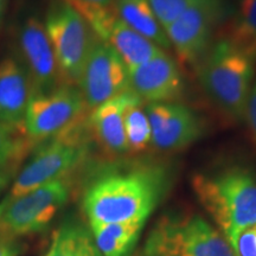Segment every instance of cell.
Returning <instances> with one entry per match:
<instances>
[{
    "label": "cell",
    "instance_id": "27",
    "mask_svg": "<svg viewBox=\"0 0 256 256\" xmlns=\"http://www.w3.org/2000/svg\"><path fill=\"white\" fill-rule=\"evenodd\" d=\"M18 166V162L0 165V194L4 191V188L10 184V182L14 179L16 174H17Z\"/></svg>",
    "mask_w": 256,
    "mask_h": 256
},
{
    "label": "cell",
    "instance_id": "3",
    "mask_svg": "<svg viewBox=\"0 0 256 256\" xmlns=\"http://www.w3.org/2000/svg\"><path fill=\"white\" fill-rule=\"evenodd\" d=\"M197 66L200 82L210 100L229 119H244L254 78V60L220 38Z\"/></svg>",
    "mask_w": 256,
    "mask_h": 256
},
{
    "label": "cell",
    "instance_id": "29",
    "mask_svg": "<svg viewBox=\"0 0 256 256\" xmlns=\"http://www.w3.org/2000/svg\"><path fill=\"white\" fill-rule=\"evenodd\" d=\"M8 0H0V28H2V20H4L6 8H8Z\"/></svg>",
    "mask_w": 256,
    "mask_h": 256
},
{
    "label": "cell",
    "instance_id": "1",
    "mask_svg": "<svg viewBox=\"0 0 256 256\" xmlns=\"http://www.w3.org/2000/svg\"><path fill=\"white\" fill-rule=\"evenodd\" d=\"M171 183L168 170L156 164H134L102 172L83 196L89 223L145 220L159 206Z\"/></svg>",
    "mask_w": 256,
    "mask_h": 256
},
{
    "label": "cell",
    "instance_id": "17",
    "mask_svg": "<svg viewBox=\"0 0 256 256\" xmlns=\"http://www.w3.org/2000/svg\"><path fill=\"white\" fill-rule=\"evenodd\" d=\"M145 220L121 223L92 222L90 230L102 256H130L140 238Z\"/></svg>",
    "mask_w": 256,
    "mask_h": 256
},
{
    "label": "cell",
    "instance_id": "25",
    "mask_svg": "<svg viewBox=\"0 0 256 256\" xmlns=\"http://www.w3.org/2000/svg\"><path fill=\"white\" fill-rule=\"evenodd\" d=\"M23 246L16 236L0 232V256H18Z\"/></svg>",
    "mask_w": 256,
    "mask_h": 256
},
{
    "label": "cell",
    "instance_id": "26",
    "mask_svg": "<svg viewBox=\"0 0 256 256\" xmlns=\"http://www.w3.org/2000/svg\"><path fill=\"white\" fill-rule=\"evenodd\" d=\"M244 119H247L252 136L256 142V82L252 84L250 94H249L247 106H246Z\"/></svg>",
    "mask_w": 256,
    "mask_h": 256
},
{
    "label": "cell",
    "instance_id": "16",
    "mask_svg": "<svg viewBox=\"0 0 256 256\" xmlns=\"http://www.w3.org/2000/svg\"><path fill=\"white\" fill-rule=\"evenodd\" d=\"M32 96L34 88L22 63L14 57L0 60V122L23 124Z\"/></svg>",
    "mask_w": 256,
    "mask_h": 256
},
{
    "label": "cell",
    "instance_id": "22",
    "mask_svg": "<svg viewBox=\"0 0 256 256\" xmlns=\"http://www.w3.org/2000/svg\"><path fill=\"white\" fill-rule=\"evenodd\" d=\"M32 146L34 145L25 136L23 124L0 122V165L20 164Z\"/></svg>",
    "mask_w": 256,
    "mask_h": 256
},
{
    "label": "cell",
    "instance_id": "10",
    "mask_svg": "<svg viewBox=\"0 0 256 256\" xmlns=\"http://www.w3.org/2000/svg\"><path fill=\"white\" fill-rule=\"evenodd\" d=\"M66 2L82 14L98 40L119 54L127 69L140 66L164 52V50L128 26L118 16L113 5L87 4L80 0Z\"/></svg>",
    "mask_w": 256,
    "mask_h": 256
},
{
    "label": "cell",
    "instance_id": "2",
    "mask_svg": "<svg viewBox=\"0 0 256 256\" xmlns=\"http://www.w3.org/2000/svg\"><path fill=\"white\" fill-rule=\"evenodd\" d=\"M194 194L230 246L243 230L256 226V174L234 166L192 179Z\"/></svg>",
    "mask_w": 256,
    "mask_h": 256
},
{
    "label": "cell",
    "instance_id": "20",
    "mask_svg": "<svg viewBox=\"0 0 256 256\" xmlns=\"http://www.w3.org/2000/svg\"><path fill=\"white\" fill-rule=\"evenodd\" d=\"M46 256H102L92 232L78 220H66L54 234Z\"/></svg>",
    "mask_w": 256,
    "mask_h": 256
},
{
    "label": "cell",
    "instance_id": "14",
    "mask_svg": "<svg viewBox=\"0 0 256 256\" xmlns=\"http://www.w3.org/2000/svg\"><path fill=\"white\" fill-rule=\"evenodd\" d=\"M128 83L130 90L147 104L178 102L184 92L177 63L166 52L128 69Z\"/></svg>",
    "mask_w": 256,
    "mask_h": 256
},
{
    "label": "cell",
    "instance_id": "4",
    "mask_svg": "<svg viewBox=\"0 0 256 256\" xmlns=\"http://www.w3.org/2000/svg\"><path fill=\"white\" fill-rule=\"evenodd\" d=\"M145 256H236L218 230L198 215L165 217L150 232Z\"/></svg>",
    "mask_w": 256,
    "mask_h": 256
},
{
    "label": "cell",
    "instance_id": "9",
    "mask_svg": "<svg viewBox=\"0 0 256 256\" xmlns=\"http://www.w3.org/2000/svg\"><path fill=\"white\" fill-rule=\"evenodd\" d=\"M224 0H196L165 28L170 44L182 63L198 66L211 46V40L226 17Z\"/></svg>",
    "mask_w": 256,
    "mask_h": 256
},
{
    "label": "cell",
    "instance_id": "18",
    "mask_svg": "<svg viewBox=\"0 0 256 256\" xmlns=\"http://www.w3.org/2000/svg\"><path fill=\"white\" fill-rule=\"evenodd\" d=\"M113 8L124 23L140 36L162 50L171 49L164 28L156 18L147 0H114Z\"/></svg>",
    "mask_w": 256,
    "mask_h": 256
},
{
    "label": "cell",
    "instance_id": "7",
    "mask_svg": "<svg viewBox=\"0 0 256 256\" xmlns=\"http://www.w3.org/2000/svg\"><path fill=\"white\" fill-rule=\"evenodd\" d=\"M87 108L81 90L72 84L34 94L24 116L25 136L36 145L69 132L84 119Z\"/></svg>",
    "mask_w": 256,
    "mask_h": 256
},
{
    "label": "cell",
    "instance_id": "21",
    "mask_svg": "<svg viewBox=\"0 0 256 256\" xmlns=\"http://www.w3.org/2000/svg\"><path fill=\"white\" fill-rule=\"evenodd\" d=\"M124 132H126L130 153L145 151L152 142V128L144 101L138 98L124 112Z\"/></svg>",
    "mask_w": 256,
    "mask_h": 256
},
{
    "label": "cell",
    "instance_id": "13",
    "mask_svg": "<svg viewBox=\"0 0 256 256\" xmlns=\"http://www.w3.org/2000/svg\"><path fill=\"white\" fill-rule=\"evenodd\" d=\"M146 113L152 128L151 144L160 151H177L200 139L204 127L202 119L179 102L148 104Z\"/></svg>",
    "mask_w": 256,
    "mask_h": 256
},
{
    "label": "cell",
    "instance_id": "5",
    "mask_svg": "<svg viewBox=\"0 0 256 256\" xmlns=\"http://www.w3.org/2000/svg\"><path fill=\"white\" fill-rule=\"evenodd\" d=\"M44 28L63 84L74 86L78 82L98 37L82 14L66 0H56L50 5Z\"/></svg>",
    "mask_w": 256,
    "mask_h": 256
},
{
    "label": "cell",
    "instance_id": "12",
    "mask_svg": "<svg viewBox=\"0 0 256 256\" xmlns=\"http://www.w3.org/2000/svg\"><path fill=\"white\" fill-rule=\"evenodd\" d=\"M19 62L26 70L34 94H46L63 86L55 54L44 23L28 17L18 30Z\"/></svg>",
    "mask_w": 256,
    "mask_h": 256
},
{
    "label": "cell",
    "instance_id": "11",
    "mask_svg": "<svg viewBox=\"0 0 256 256\" xmlns=\"http://www.w3.org/2000/svg\"><path fill=\"white\" fill-rule=\"evenodd\" d=\"M90 110L130 89L128 69L113 48L96 38L78 82Z\"/></svg>",
    "mask_w": 256,
    "mask_h": 256
},
{
    "label": "cell",
    "instance_id": "28",
    "mask_svg": "<svg viewBox=\"0 0 256 256\" xmlns=\"http://www.w3.org/2000/svg\"><path fill=\"white\" fill-rule=\"evenodd\" d=\"M80 2H87V4H94V5H101V6H110V5H113L114 0H80Z\"/></svg>",
    "mask_w": 256,
    "mask_h": 256
},
{
    "label": "cell",
    "instance_id": "15",
    "mask_svg": "<svg viewBox=\"0 0 256 256\" xmlns=\"http://www.w3.org/2000/svg\"><path fill=\"white\" fill-rule=\"evenodd\" d=\"M138 98L128 89L92 110L88 119L89 128L98 145L108 154L116 156L130 153L124 132V112Z\"/></svg>",
    "mask_w": 256,
    "mask_h": 256
},
{
    "label": "cell",
    "instance_id": "19",
    "mask_svg": "<svg viewBox=\"0 0 256 256\" xmlns=\"http://www.w3.org/2000/svg\"><path fill=\"white\" fill-rule=\"evenodd\" d=\"M223 40L256 60V0H240Z\"/></svg>",
    "mask_w": 256,
    "mask_h": 256
},
{
    "label": "cell",
    "instance_id": "8",
    "mask_svg": "<svg viewBox=\"0 0 256 256\" xmlns=\"http://www.w3.org/2000/svg\"><path fill=\"white\" fill-rule=\"evenodd\" d=\"M69 196V182L60 178L18 197H5L0 202V232L18 238L46 229Z\"/></svg>",
    "mask_w": 256,
    "mask_h": 256
},
{
    "label": "cell",
    "instance_id": "23",
    "mask_svg": "<svg viewBox=\"0 0 256 256\" xmlns=\"http://www.w3.org/2000/svg\"><path fill=\"white\" fill-rule=\"evenodd\" d=\"M147 2L151 6L156 18L165 30L196 0H147Z\"/></svg>",
    "mask_w": 256,
    "mask_h": 256
},
{
    "label": "cell",
    "instance_id": "6",
    "mask_svg": "<svg viewBox=\"0 0 256 256\" xmlns=\"http://www.w3.org/2000/svg\"><path fill=\"white\" fill-rule=\"evenodd\" d=\"M78 126L38 147L17 174L6 197H18L50 182L66 178L78 168L88 152Z\"/></svg>",
    "mask_w": 256,
    "mask_h": 256
},
{
    "label": "cell",
    "instance_id": "24",
    "mask_svg": "<svg viewBox=\"0 0 256 256\" xmlns=\"http://www.w3.org/2000/svg\"><path fill=\"white\" fill-rule=\"evenodd\" d=\"M232 247L236 256H256V226L243 230Z\"/></svg>",
    "mask_w": 256,
    "mask_h": 256
}]
</instances>
